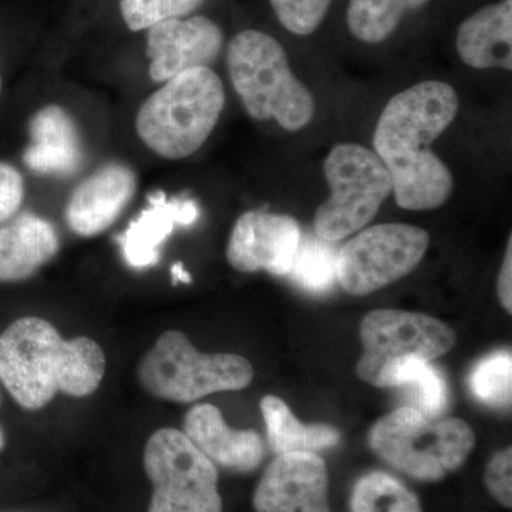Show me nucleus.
I'll use <instances>...</instances> for the list:
<instances>
[{
	"label": "nucleus",
	"mask_w": 512,
	"mask_h": 512,
	"mask_svg": "<svg viewBox=\"0 0 512 512\" xmlns=\"http://www.w3.org/2000/svg\"><path fill=\"white\" fill-rule=\"evenodd\" d=\"M458 107L456 90L439 80L403 90L384 107L373 147L389 171L400 208L436 210L450 198L453 174L430 146L456 119Z\"/></svg>",
	"instance_id": "nucleus-1"
},
{
	"label": "nucleus",
	"mask_w": 512,
	"mask_h": 512,
	"mask_svg": "<svg viewBox=\"0 0 512 512\" xmlns=\"http://www.w3.org/2000/svg\"><path fill=\"white\" fill-rule=\"evenodd\" d=\"M106 373V356L96 340L64 339L42 318H20L0 335V382L20 407L40 410L57 393L90 396Z\"/></svg>",
	"instance_id": "nucleus-2"
},
{
	"label": "nucleus",
	"mask_w": 512,
	"mask_h": 512,
	"mask_svg": "<svg viewBox=\"0 0 512 512\" xmlns=\"http://www.w3.org/2000/svg\"><path fill=\"white\" fill-rule=\"evenodd\" d=\"M225 106V90L210 67L167 80L138 110V137L157 156L183 160L211 136Z\"/></svg>",
	"instance_id": "nucleus-3"
},
{
	"label": "nucleus",
	"mask_w": 512,
	"mask_h": 512,
	"mask_svg": "<svg viewBox=\"0 0 512 512\" xmlns=\"http://www.w3.org/2000/svg\"><path fill=\"white\" fill-rule=\"evenodd\" d=\"M232 86L245 110L258 121L275 120L288 131L308 126L315 99L293 74L284 47L259 30H244L228 46Z\"/></svg>",
	"instance_id": "nucleus-4"
},
{
	"label": "nucleus",
	"mask_w": 512,
	"mask_h": 512,
	"mask_svg": "<svg viewBox=\"0 0 512 512\" xmlns=\"http://www.w3.org/2000/svg\"><path fill=\"white\" fill-rule=\"evenodd\" d=\"M380 460L420 481L443 480L466 463L476 434L461 419H430L412 407L386 414L369 433Z\"/></svg>",
	"instance_id": "nucleus-5"
},
{
	"label": "nucleus",
	"mask_w": 512,
	"mask_h": 512,
	"mask_svg": "<svg viewBox=\"0 0 512 512\" xmlns=\"http://www.w3.org/2000/svg\"><path fill=\"white\" fill-rule=\"evenodd\" d=\"M137 376L157 399L192 403L212 393L245 389L254 379V367L235 353H202L180 330H167L141 359Z\"/></svg>",
	"instance_id": "nucleus-6"
},
{
	"label": "nucleus",
	"mask_w": 512,
	"mask_h": 512,
	"mask_svg": "<svg viewBox=\"0 0 512 512\" xmlns=\"http://www.w3.org/2000/svg\"><path fill=\"white\" fill-rule=\"evenodd\" d=\"M330 197L316 210L319 238L338 242L365 228L392 194V178L376 153L360 144L342 143L323 164Z\"/></svg>",
	"instance_id": "nucleus-7"
},
{
	"label": "nucleus",
	"mask_w": 512,
	"mask_h": 512,
	"mask_svg": "<svg viewBox=\"0 0 512 512\" xmlns=\"http://www.w3.org/2000/svg\"><path fill=\"white\" fill-rule=\"evenodd\" d=\"M151 485L148 512H222L217 466L183 431L160 429L144 448Z\"/></svg>",
	"instance_id": "nucleus-8"
},
{
	"label": "nucleus",
	"mask_w": 512,
	"mask_h": 512,
	"mask_svg": "<svg viewBox=\"0 0 512 512\" xmlns=\"http://www.w3.org/2000/svg\"><path fill=\"white\" fill-rule=\"evenodd\" d=\"M363 355L357 376L376 387H386L390 373L407 360H430L446 355L456 345V333L446 323L424 313L379 309L360 323Z\"/></svg>",
	"instance_id": "nucleus-9"
},
{
	"label": "nucleus",
	"mask_w": 512,
	"mask_h": 512,
	"mask_svg": "<svg viewBox=\"0 0 512 512\" xmlns=\"http://www.w3.org/2000/svg\"><path fill=\"white\" fill-rule=\"evenodd\" d=\"M429 244V234L414 225L367 228L339 249V285L353 296L379 291L409 275L426 255Z\"/></svg>",
	"instance_id": "nucleus-10"
},
{
	"label": "nucleus",
	"mask_w": 512,
	"mask_h": 512,
	"mask_svg": "<svg viewBox=\"0 0 512 512\" xmlns=\"http://www.w3.org/2000/svg\"><path fill=\"white\" fill-rule=\"evenodd\" d=\"M301 238V227L289 215L244 212L229 235L227 259L232 268L245 274L265 271L288 276Z\"/></svg>",
	"instance_id": "nucleus-11"
},
{
	"label": "nucleus",
	"mask_w": 512,
	"mask_h": 512,
	"mask_svg": "<svg viewBox=\"0 0 512 512\" xmlns=\"http://www.w3.org/2000/svg\"><path fill=\"white\" fill-rule=\"evenodd\" d=\"M224 33L205 16L167 19L147 29L148 74L165 83L197 67H210L220 56Z\"/></svg>",
	"instance_id": "nucleus-12"
},
{
	"label": "nucleus",
	"mask_w": 512,
	"mask_h": 512,
	"mask_svg": "<svg viewBox=\"0 0 512 512\" xmlns=\"http://www.w3.org/2000/svg\"><path fill=\"white\" fill-rule=\"evenodd\" d=\"M325 460L316 453L281 454L256 485V512H332Z\"/></svg>",
	"instance_id": "nucleus-13"
},
{
	"label": "nucleus",
	"mask_w": 512,
	"mask_h": 512,
	"mask_svg": "<svg viewBox=\"0 0 512 512\" xmlns=\"http://www.w3.org/2000/svg\"><path fill=\"white\" fill-rule=\"evenodd\" d=\"M137 175L126 164H104L74 188L67 201V227L83 238H92L109 229L137 191Z\"/></svg>",
	"instance_id": "nucleus-14"
},
{
	"label": "nucleus",
	"mask_w": 512,
	"mask_h": 512,
	"mask_svg": "<svg viewBox=\"0 0 512 512\" xmlns=\"http://www.w3.org/2000/svg\"><path fill=\"white\" fill-rule=\"evenodd\" d=\"M148 207L117 237L127 265L134 269L156 266L161 247L177 227H192L200 220L198 202L188 197L168 198L164 191L147 197Z\"/></svg>",
	"instance_id": "nucleus-15"
},
{
	"label": "nucleus",
	"mask_w": 512,
	"mask_h": 512,
	"mask_svg": "<svg viewBox=\"0 0 512 512\" xmlns=\"http://www.w3.org/2000/svg\"><path fill=\"white\" fill-rule=\"evenodd\" d=\"M30 143L23 164L32 173L72 177L84 163V146L72 114L59 104H47L29 121Z\"/></svg>",
	"instance_id": "nucleus-16"
},
{
	"label": "nucleus",
	"mask_w": 512,
	"mask_h": 512,
	"mask_svg": "<svg viewBox=\"0 0 512 512\" xmlns=\"http://www.w3.org/2000/svg\"><path fill=\"white\" fill-rule=\"evenodd\" d=\"M183 433L215 466L251 473L261 466L265 444L255 430L231 429L218 407L197 404L185 414Z\"/></svg>",
	"instance_id": "nucleus-17"
},
{
	"label": "nucleus",
	"mask_w": 512,
	"mask_h": 512,
	"mask_svg": "<svg viewBox=\"0 0 512 512\" xmlns=\"http://www.w3.org/2000/svg\"><path fill=\"white\" fill-rule=\"evenodd\" d=\"M60 249L52 222L23 212L0 227V282L26 281L52 261Z\"/></svg>",
	"instance_id": "nucleus-18"
},
{
	"label": "nucleus",
	"mask_w": 512,
	"mask_h": 512,
	"mask_svg": "<svg viewBox=\"0 0 512 512\" xmlns=\"http://www.w3.org/2000/svg\"><path fill=\"white\" fill-rule=\"evenodd\" d=\"M457 52L474 69H512V0L477 10L461 23Z\"/></svg>",
	"instance_id": "nucleus-19"
},
{
	"label": "nucleus",
	"mask_w": 512,
	"mask_h": 512,
	"mask_svg": "<svg viewBox=\"0 0 512 512\" xmlns=\"http://www.w3.org/2000/svg\"><path fill=\"white\" fill-rule=\"evenodd\" d=\"M261 413L266 426L268 446L276 454L316 453L335 447L340 433L328 424L306 426L296 419L288 404L276 396H265L261 400Z\"/></svg>",
	"instance_id": "nucleus-20"
},
{
	"label": "nucleus",
	"mask_w": 512,
	"mask_h": 512,
	"mask_svg": "<svg viewBox=\"0 0 512 512\" xmlns=\"http://www.w3.org/2000/svg\"><path fill=\"white\" fill-rule=\"evenodd\" d=\"M386 387L406 389L412 402V409L430 419H437L448 406L446 377L424 360H407L390 373Z\"/></svg>",
	"instance_id": "nucleus-21"
},
{
	"label": "nucleus",
	"mask_w": 512,
	"mask_h": 512,
	"mask_svg": "<svg viewBox=\"0 0 512 512\" xmlns=\"http://www.w3.org/2000/svg\"><path fill=\"white\" fill-rule=\"evenodd\" d=\"M429 0H350V32L362 42L376 45L389 39L404 15L420 9Z\"/></svg>",
	"instance_id": "nucleus-22"
},
{
	"label": "nucleus",
	"mask_w": 512,
	"mask_h": 512,
	"mask_svg": "<svg viewBox=\"0 0 512 512\" xmlns=\"http://www.w3.org/2000/svg\"><path fill=\"white\" fill-rule=\"evenodd\" d=\"M350 512H423L417 495L383 471L359 478L350 495Z\"/></svg>",
	"instance_id": "nucleus-23"
},
{
	"label": "nucleus",
	"mask_w": 512,
	"mask_h": 512,
	"mask_svg": "<svg viewBox=\"0 0 512 512\" xmlns=\"http://www.w3.org/2000/svg\"><path fill=\"white\" fill-rule=\"evenodd\" d=\"M338 252L333 247V242L325 241L318 235H302L301 244L288 274L289 278L293 284L308 292L330 291L338 281Z\"/></svg>",
	"instance_id": "nucleus-24"
},
{
	"label": "nucleus",
	"mask_w": 512,
	"mask_h": 512,
	"mask_svg": "<svg viewBox=\"0 0 512 512\" xmlns=\"http://www.w3.org/2000/svg\"><path fill=\"white\" fill-rule=\"evenodd\" d=\"M512 356L497 352L481 360L470 376V389L480 402L493 407H510Z\"/></svg>",
	"instance_id": "nucleus-25"
},
{
	"label": "nucleus",
	"mask_w": 512,
	"mask_h": 512,
	"mask_svg": "<svg viewBox=\"0 0 512 512\" xmlns=\"http://www.w3.org/2000/svg\"><path fill=\"white\" fill-rule=\"evenodd\" d=\"M204 0H120L124 22L133 32L167 19H180L200 8Z\"/></svg>",
	"instance_id": "nucleus-26"
},
{
	"label": "nucleus",
	"mask_w": 512,
	"mask_h": 512,
	"mask_svg": "<svg viewBox=\"0 0 512 512\" xmlns=\"http://www.w3.org/2000/svg\"><path fill=\"white\" fill-rule=\"evenodd\" d=\"M276 18L288 32L308 36L319 28L333 0H269Z\"/></svg>",
	"instance_id": "nucleus-27"
},
{
	"label": "nucleus",
	"mask_w": 512,
	"mask_h": 512,
	"mask_svg": "<svg viewBox=\"0 0 512 512\" xmlns=\"http://www.w3.org/2000/svg\"><path fill=\"white\" fill-rule=\"evenodd\" d=\"M485 487L494 500L503 507H512V450L511 447L498 451L491 457L485 470Z\"/></svg>",
	"instance_id": "nucleus-28"
},
{
	"label": "nucleus",
	"mask_w": 512,
	"mask_h": 512,
	"mask_svg": "<svg viewBox=\"0 0 512 512\" xmlns=\"http://www.w3.org/2000/svg\"><path fill=\"white\" fill-rule=\"evenodd\" d=\"M25 201V181L18 168L0 163V224L18 214Z\"/></svg>",
	"instance_id": "nucleus-29"
},
{
	"label": "nucleus",
	"mask_w": 512,
	"mask_h": 512,
	"mask_svg": "<svg viewBox=\"0 0 512 512\" xmlns=\"http://www.w3.org/2000/svg\"><path fill=\"white\" fill-rule=\"evenodd\" d=\"M498 298L508 313L512 312V239H508L503 265L498 274Z\"/></svg>",
	"instance_id": "nucleus-30"
},
{
	"label": "nucleus",
	"mask_w": 512,
	"mask_h": 512,
	"mask_svg": "<svg viewBox=\"0 0 512 512\" xmlns=\"http://www.w3.org/2000/svg\"><path fill=\"white\" fill-rule=\"evenodd\" d=\"M171 278H173V284H191L192 278L190 272L184 268V265L181 262L178 264H174L171 266Z\"/></svg>",
	"instance_id": "nucleus-31"
},
{
	"label": "nucleus",
	"mask_w": 512,
	"mask_h": 512,
	"mask_svg": "<svg viewBox=\"0 0 512 512\" xmlns=\"http://www.w3.org/2000/svg\"><path fill=\"white\" fill-rule=\"evenodd\" d=\"M0 406H2V396H0ZM5 430H3L2 424H0V451L5 448Z\"/></svg>",
	"instance_id": "nucleus-32"
},
{
	"label": "nucleus",
	"mask_w": 512,
	"mask_h": 512,
	"mask_svg": "<svg viewBox=\"0 0 512 512\" xmlns=\"http://www.w3.org/2000/svg\"><path fill=\"white\" fill-rule=\"evenodd\" d=\"M0 94H2V79H0Z\"/></svg>",
	"instance_id": "nucleus-33"
}]
</instances>
